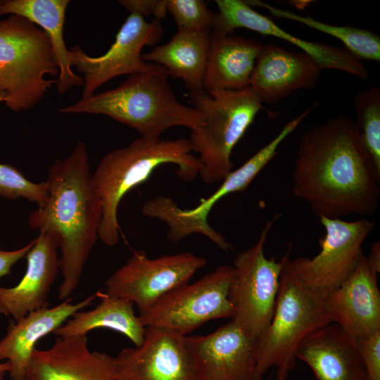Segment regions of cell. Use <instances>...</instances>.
<instances>
[{"label":"cell","instance_id":"cell-38","mask_svg":"<svg viewBox=\"0 0 380 380\" xmlns=\"http://www.w3.org/2000/svg\"><path fill=\"white\" fill-rule=\"evenodd\" d=\"M0 93H5L4 86V84L1 77H0Z\"/></svg>","mask_w":380,"mask_h":380},{"label":"cell","instance_id":"cell-12","mask_svg":"<svg viewBox=\"0 0 380 380\" xmlns=\"http://www.w3.org/2000/svg\"><path fill=\"white\" fill-rule=\"evenodd\" d=\"M163 34L160 20L146 22L137 13H130L120 27L115 40L103 55L92 57L77 45L70 50V63L83 74L82 97L93 95L110 80L122 75H132L151 69L155 63L142 59L145 46L158 42Z\"/></svg>","mask_w":380,"mask_h":380},{"label":"cell","instance_id":"cell-5","mask_svg":"<svg viewBox=\"0 0 380 380\" xmlns=\"http://www.w3.org/2000/svg\"><path fill=\"white\" fill-rule=\"evenodd\" d=\"M282 257L279 288L272 319L256 341L257 369L263 375L275 369V380H287L296 363L300 343L317 329L333 323L323 296L296 275L289 257Z\"/></svg>","mask_w":380,"mask_h":380},{"label":"cell","instance_id":"cell-29","mask_svg":"<svg viewBox=\"0 0 380 380\" xmlns=\"http://www.w3.org/2000/svg\"><path fill=\"white\" fill-rule=\"evenodd\" d=\"M357 124L365 144L380 170V89L378 87L357 93L355 98Z\"/></svg>","mask_w":380,"mask_h":380},{"label":"cell","instance_id":"cell-10","mask_svg":"<svg viewBox=\"0 0 380 380\" xmlns=\"http://www.w3.org/2000/svg\"><path fill=\"white\" fill-rule=\"evenodd\" d=\"M319 219L325 231L319 240V252L312 258L291 260V263L298 278L324 296L353 274L364 255L362 245L375 223L365 217L353 221Z\"/></svg>","mask_w":380,"mask_h":380},{"label":"cell","instance_id":"cell-40","mask_svg":"<svg viewBox=\"0 0 380 380\" xmlns=\"http://www.w3.org/2000/svg\"><path fill=\"white\" fill-rule=\"evenodd\" d=\"M2 0H0V4L1 3Z\"/></svg>","mask_w":380,"mask_h":380},{"label":"cell","instance_id":"cell-32","mask_svg":"<svg viewBox=\"0 0 380 380\" xmlns=\"http://www.w3.org/2000/svg\"><path fill=\"white\" fill-rule=\"evenodd\" d=\"M357 341L368 380H380V331Z\"/></svg>","mask_w":380,"mask_h":380},{"label":"cell","instance_id":"cell-16","mask_svg":"<svg viewBox=\"0 0 380 380\" xmlns=\"http://www.w3.org/2000/svg\"><path fill=\"white\" fill-rule=\"evenodd\" d=\"M25 380H124L116 358L91 351L87 336L57 337L46 350L35 348Z\"/></svg>","mask_w":380,"mask_h":380},{"label":"cell","instance_id":"cell-30","mask_svg":"<svg viewBox=\"0 0 380 380\" xmlns=\"http://www.w3.org/2000/svg\"><path fill=\"white\" fill-rule=\"evenodd\" d=\"M0 196L8 199L24 198L42 207L48 198L46 182H32L13 166L0 163Z\"/></svg>","mask_w":380,"mask_h":380},{"label":"cell","instance_id":"cell-39","mask_svg":"<svg viewBox=\"0 0 380 380\" xmlns=\"http://www.w3.org/2000/svg\"><path fill=\"white\" fill-rule=\"evenodd\" d=\"M4 374H5V373H1L0 374V380H4Z\"/></svg>","mask_w":380,"mask_h":380},{"label":"cell","instance_id":"cell-15","mask_svg":"<svg viewBox=\"0 0 380 380\" xmlns=\"http://www.w3.org/2000/svg\"><path fill=\"white\" fill-rule=\"evenodd\" d=\"M218 12L214 13L213 30L232 34L236 28H246L264 35L274 37L293 44L312 57L323 69H334L365 80L366 68L355 56L341 48L324 43L308 42L290 34L274 21L255 11L245 1L216 0Z\"/></svg>","mask_w":380,"mask_h":380},{"label":"cell","instance_id":"cell-24","mask_svg":"<svg viewBox=\"0 0 380 380\" xmlns=\"http://www.w3.org/2000/svg\"><path fill=\"white\" fill-rule=\"evenodd\" d=\"M211 32L178 30L167 43L142 53L145 62L163 66L169 76L182 79L189 92L203 89Z\"/></svg>","mask_w":380,"mask_h":380},{"label":"cell","instance_id":"cell-8","mask_svg":"<svg viewBox=\"0 0 380 380\" xmlns=\"http://www.w3.org/2000/svg\"><path fill=\"white\" fill-rule=\"evenodd\" d=\"M277 217L266 222L256 242L239 253L233 262L231 318L255 341L272 319L279 288L283 260L268 258L265 254L268 234Z\"/></svg>","mask_w":380,"mask_h":380},{"label":"cell","instance_id":"cell-37","mask_svg":"<svg viewBox=\"0 0 380 380\" xmlns=\"http://www.w3.org/2000/svg\"><path fill=\"white\" fill-rule=\"evenodd\" d=\"M6 99V95L5 93H0V103L5 102Z\"/></svg>","mask_w":380,"mask_h":380},{"label":"cell","instance_id":"cell-21","mask_svg":"<svg viewBox=\"0 0 380 380\" xmlns=\"http://www.w3.org/2000/svg\"><path fill=\"white\" fill-rule=\"evenodd\" d=\"M96 298V292L77 303H72L68 298L55 307L47 305L16 322H10L6 334L0 341V362L6 360L9 362L11 380H25L39 340L53 333L75 312L91 305Z\"/></svg>","mask_w":380,"mask_h":380},{"label":"cell","instance_id":"cell-34","mask_svg":"<svg viewBox=\"0 0 380 380\" xmlns=\"http://www.w3.org/2000/svg\"><path fill=\"white\" fill-rule=\"evenodd\" d=\"M34 243L35 239L17 250L9 251L0 250V278L11 273L12 266L26 256Z\"/></svg>","mask_w":380,"mask_h":380},{"label":"cell","instance_id":"cell-11","mask_svg":"<svg viewBox=\"0 0 380 380\" xmlns=\"http://www.w3.org/2000/svg\"><path fill=\"white\" fill-rule=\"evenodd\" d=\"M206 265L205 258L190 252L150 258L144 251H137L107 279L106 293L130 301L139 313L188 283Z\"/></svg>","mask_w":380,"mask_h":380},{"label":"cell","instance_id":"cell-1","mask_svg":"<svg viewBox=\"0 0 380 380\" xmlns=\"http://www.w3.org/2000/svg\"><path fill=\"white\" fill-rule=\"evenodd\" d=\"M293 195L319 218L369 216L380 198V170L361 131L341 115L302 136L291 173Z\"/></svg>","mask_w":380,"mask_h":380},{"label":"cell","instance_id":"cell-20","mask_svg":"<svg viewBox=\"0 0 380 380\" xmlns=\"http://www.w3.org/2000/svg\"><path fill=\"white\" fill-rule=\"evenodd\" d=\"M296 357L308 365L315 380H368L357 338L335 323L308 335Z\"/></svg>","mask_w":380,"mask_h":380},{"label":"cell","instance_id":"cell-25","mask_svg":"<svg viewBox=\"0 0 380 380\" xmlns=\"http://www.w3.org/2000/svg\"><path fill=\"white\" fill-rule=\"evenodd\" d=\"M99 303L92 310L75 312L71 318L53 331L58 337L70 338L86 336L90 331L105 328L119 332L135 346L141 345L145 327L134 310V304L129 300L113 297L106 292H96Z\"/></svg>","mask_w":380,"mask_h":380},{"label":"cell","instance_id":"cell-6","mask_svg":"<svg viewBox=\"0 0 380 380\" xmlns=\"http://www.w3.org/2000/svg\"><path fill=\"white\" fill-rule=\"evenodd\" d=\"M189 95L203 115V124L191 130L189 139L193 151L199 154V175L205 184H215L232 171V152L262 103L250 87L211 95L203 89Z\"/></svg>","mask_w":380,"mask_h":380},{"label":"cell","instance_id":"cell-27","mask_svg":"<svg viewBox=\"0 0 380 380\" xmlns=\"http://www.w3.org/2000/svg\"><path fill=\"white\" fill-rule=\"evenodd\" d=\"M250 6L265 8L272 15L293 20L312 29L329 34L340 40L349 52L359 60L380 61V37L375 33L350 25H333L309 16H303L290 11L280 9L259 1H245Z\"/></svg>","mask_w":380,"mask_h":380},{"label":"cell","instance_id":"cell-33","mask_svg":"<svg viewBox=\"0 0 380 380\" xmlns=\"http://www.w3.org/2000/svg\"><path fill=\"white\" fill-rule=\"evenodd\" d=\"M119 2L130 13L144 18L152 14L155 19L161 20L167 12V0H122Z\"/></svg>","mask_w":380,"mask_h":380},{"label":"cell","instance_id":"cell-22","mask_svg":"<svg viewBox=\"0 0 380 380\" xmlns=\"http://www.w3.org/2000/svg\"><path fill=\"white\" fill-rule=\"evenodd\" d=\"M263 44L258 40L212 30L203 89L209 94L249 87Z\"/></svg>","mask_w":380,"mask_h":380},{"label":"cell","instance_id":"cell-14","mask_svg":"<svg viewBox=\"0 0 380 380\" xmlns=\"http://www.w3.org/2000/svg\"><path fill=\"white\" fill-rule=\"evenodd\" d=\"M115 358L124 380H197L186 336L167 328L145 327L141 345Z\"/></svg>","mask_w":380,"mask_h":380},{"label":"cell","instance_id":"cell-19","mask_svg":"<svg viewBox=\"0 0 380 380\" xmlns=\"http://www.w3.org/2000/svg\"><path fill=\"white\" fill-rule=\"evenodd\" d=\"M58 245L50 234L40 231L26 255L27 269L13 287H0V313L16 322L47 305L48 295L59 270Z\"/></svg>","mask_w":380,"mask_h":380},{"label":"cell","instance_id":"cell-23","mask_svg":"<svg viewBox=\"0 0 380 380\" xmlns=\"http://www.w3.org/2000/svg\"><path fill=\"white\" fill-rule=\"evenodd\" d=\"M69 0H2L0 15L9 14L28 20L46 34L58 68L57 91L64 94L74 86L84 85L83 78L72 69L70 50L63 39L65 12Z\"/></svg>","mask_w":380,"mask_h":380},{"label":"cell","instance_id":"cell-4","mask_svg":"<svg viewBox=\"0 0 380 380\" xmlns=\"http://www.w3.org/2000/svg\"><path fill=\"white\" fill-rule=\"evenodd\" d=\"M192 151L189 139L150 141L140 137L102 158L92 173V182L102 203L98 236L103 243L113 247L118 243L120 203L129 191L144 183L156 168L174 164L177 167V176L187 182L199 175L200 163Z\"/></svg>","mask_w":380,"mask_h":380},{"label":"cell","instance_id":"cell-35","mask_svg":"<svg viewBox=\"0 0 380 380\" xmlns=\"http://www.w3.org/2000/svg\"><path fill=\"white\" fill-rule=\"evenodd\" d=\"M370 267L377 273L380 272V244L376 241L371 245L370 251L367 256Z\"/></svg>","mask_w":380,"mask_h":380},{"label":"cell","instance_id":"cell-26","mask_svg":"<svg viewBox=\"0 0 380 380\" xmlns=\"http://www.w3.org/2000/svg\"><path fill=\"white\" fill-rule=\"evenodd\" d=\"M310 114L308 109L287 122L277 135L267 144L257 151L242 165L232 171L222 183L210 196L201 200L199 204L191 209H186V213L193 222L198 227H205L209 223L208 215L214 205L226 196L245 190L259 172L276 156L281 143L291 134Z\"/></svg>","mask_w":380,"mask_h":380},{"label":"cell","instance_id":"cell-2","mask_svg":"<svg viewBox=\"0 0 380 380\" xmlns=\"http://www.w3.org/2000/svg\"><path fill=\"white\" fill-rule=\"evenodd\" d=\"M46 183L47 201L30 215L28 224L32 229L50 234L58 243L63 277L58 298L65 300L79 284L99 238L103 215L84 142L78 141L70 156L55 161Z\"/></svg>","mask_w":380,"mask_h":380},{"label":"cell","instance_id":"cell-31","mask_svg":"<svg viewBox=\"0 0 380 380\" xmlns=\"http://www.w3.org/2000/svg\"><path fill=\"white\" fill-rule=\"evenodd\" d=\"M167 11L174 18L178 30H213L214 13L203 0H167Z\"/></svg>","mask_w":380,"mask_h":380},{"label":"cell","instance_id":"cell-7","mask_svg":"<svg viewBox=\"0 0 380 380\" xmlns=\"http://www.w3.org/2000/svg\"><path fill=\"white\" fill-rule=\"evenodd\" d=\"M46 75H58L46 34L20 16L0 20V76L6 106L15 113L32 108L57 83Z\"/></svg>","mask_w":380,"mask_h":380},{"label":"cell","instance_id":"cell-18","mask_svg":"<svg viewBox=\"0 0 380 380\" xmlns=\"http://www.w3.org/2000/svg\"><path fill=\"white\" fill-rule=\"evenodd\" d=\"M321 70L303 51L265 44L256 59L249 87L262 103L274 104L295 90L315 87Z\"/></svg>","mask_w":380,"mask_h":380},{"label":"cell","instance_id":"cell-36","mask_svg":"<svg viewBox=\"0 0 380 380\" xmlns=\"http://www.w3.org/2000/svg\"><path fill=\"white\" fill-rule=\"evenodd\" d=\"M11 369V365L8 361L0 362V374L9 372Z\"/></svg>","mask_w":380,"mask_h":380},{"label":"cell","instance_id":"cell-13","mask_svg":"<svg viewBox=\"0 0 380 380\" xmlns=\"http://www.w3.org/2000/svg\"><path fill=\"white\" fill-rule=\"evenodd\" d=\"M197 380H262L256 341L232 319L205 336H186Z\"/></svg>","mask_w":380,"mask_h":380},{"label":"cell","instance_id":"cell-17","mask_svg":"<svg viewBox=\"0 0 380 380\" xmlns=\"http://www.w3.org/2000/svg\"><path fill=\"white\" fill-rule=\"evenodd\" d=\"M377 274L363 255L353 274L323 296L333 323L360 338L380 331V291Z\"/></svg>","mask_w":380,"mask_h":380},{"label":"cell","instance_id":"cell-9","mask_svg":"<svg viewBox=\"0 0 380 380\" xmlns=\"http://www.w3.org/2000/svg\"><path fill=\"white\" fill-rule=\"evenodd\" d=\"M234 267L221 265L198 281L182 284L138 316L144 327H160L186 336L203 324L232 317L229 289Z\"/></svg>","mask_w":380,"mask_h":380},{"label":"cell","instance_id":"cell-28","mask_svg":"<svg viewBox=\"0 0 380 380\" xmlns=\"http://www.w3.org/2000/svg\"><path fill=\"white\" fill-rule=\"evenodd\" d=\"M141 210L145 216L166 224L168 228L167 236L170 241L178 242L196 233L205 236L224 251L233 249L227 239L210 224L205 227L195 224L186 213V209L180 208L170 197L160 196L152 198L143 204Z\"/></svg>","mask_w":380,"mask_h":380},{"label":"cell","instance_id":"cell-3","mask_svg":"<svg viewBox=\"0 0 380 380\" xmlns=\"http://www.w3.org/2000/svg\"><path fill=\"white\" fill-rule=\"evenodd\" d=\"M168 77L167 70L155 63L149 70L129 75L117 87L82 98L59 112L107 115L150 141L160 139L165 130L174 127L198 129L203 113L177 100Z\"/></svg>","mask_w":380,"mask_h":380}]
</instances>
